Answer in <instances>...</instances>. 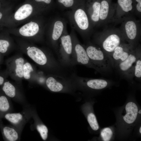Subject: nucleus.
Segmentation results:
<instances>
[{"mask_svg": "<svg viewBox=\"0 0 141 141\" xmlns=\"http://www.w3.org/2000/svg\"><path fill=\"white\" fill-rule=\"evenodd\" d=\"M14 40L19 51L26 55L46 74L66 77L70 75L71 70L61 66L49 50L20 37H16Z\"/></svg>", "mask_w": 141, "mask_h": 141, "instance_id": "1", "label": "nucleus"}, {"mask_svg": "<svg viewBox=\"0 0 141 141\" xmlns=\"http://www.w3.org/2000/svg\"><path fill=\"white\" fill-rule=\"evenodd\" d=\"M40 15L32 17L20 27L9 28V32L33 43L43 42L46 25Z\"/></svg>", "mask_w": 141, "mask_h": 141, "instance_id": "2", "label": "nucleus"}, {"mask_svg": "<svg viewBox=\"0 0 141 141\" xmlns=\"http://www.w3.org/2000/svg\"><path fill=\"white\" fill-rule=\"evenodd\" d=\"M91 42L99 46L110 58L116 47L127 43L119 29L114 27L106 29L95 34Z\"/></svg>", "mask_w": 141, "mask_h": 141, "instance_id": "3", "label": "nucleus"}, {"mask_svg": "<svg viewBox=\"0 0 141 141\" xmlns=\"http://www.w3.org/2000/svg\"><path fill=\"white\" fill-rule=\"evenodd\" d=\"M84 46L97 72L104 74L112 72L114 68L111 60L99 46L90 40L86 41Z\"/></svg>", "mask_w": 141, "mask_h": 141, "instance_id": "4", "label": "nucleus"}, {"mask_svg": "<svg viewBox=\"0 0 141 141\" xmlns=\"http://www.w3.org/2000/svg\"><path fill=\"white\" fill-rule=\"evenodd\" d=\"M44 11L33 2H27L11 12L6 18L5 24L9 28L16 27L32 17L40 15Z\"/></svg>", "mask_w": 141, "mask_h": 141, "instance_id": "5", "label": "nucleus"}, {"mask_svg": "<svg viewBox=\"0 0 141 141\" xmlns=\"http://www.w3.org/2000/svg\"><path fill=\"white\" fill-rule=\"evenodd\" d=\"M68 14L73 29L78 31L86 41L90 40L93 27L84 7L78 6Z\"/></svg>", "mask_w": 141, "mask_h": 141, "instance_id": "6", "label": "nucleus"}, {"mask_svg": "<svg viewBox=\"0 0 141 141\" xmlns=\"http://www.w3.org/2000/svg\"><path fill=\"white\" fill-rule=\"evenodd\" d=\"M119 28L126 41L134 48L139 44L141 28L140 22L133 15L124 19Z\"/></svg>", "mask_w": 141, "mask_h": 141, "instance_id": "7", "label": "nucleus"}, {"mask_svg": "<svg viewBox=\"0 0 141 141\" xmlns=\"http://www.w3.org/2000/svg\"><path fill=\"white\" fill-rule=\"evenodd\" d=\"M73 43L70 34L67 32L66 29L60 38L56 54L58 60L63 67L74 70L72 65Z\"/></svg>", "mask_w": 141, "mask_h": 141, "instance_id": "8", "label": "nucleus"}, {"mask_svg": "<svg viewBox=\"0 0 141 141\" xmlns=\"http://www.w3.org/2000/svg\"><path fill=\"white\" fill-rule=\"evenodd\" d=\"M70 34L73 45L72 58V66L74 67L77 65H83L93 69L97 72L96 68L89 57L84 45L79 41L73 30Z\"/></svg>", "mask_w": 141, "mask_h": 141, "instance_id": "9", "label": "nucleus"}, {"mask_svg": "<svg viewBox=\"0 0 141 141\" xmlns=\"http://www.w3.org/2000/svg\"><path fill=\"white\" fill-rule=\"evenodd\" d=\"M46 29L47 42L50 47L56 54L59 39L66 30V24L64 20L60 18L54 20L49 24Z\"/></svg>", "mask_w": 141, "mask_h": 141, "instance_id": "10", "label": "nucleus"}, {"mask_svg": "<svg viewBox=\"0 0 141 141\" xmlns=\"http://www.w3.org/2000/svg\"><path fill=\"white\" fill-rule=\"evenodd\" d=\"M26 60L20 52L7 58L5 61L9 76L18 82L23 79V66Z\"/></svg>", "mask_w": 141, "mask_h": 141, "instance_id": "11", "label": "nucleus"}, {"mask_svg": "<svg viewBox=\"0 0 141 141\" xmlns=\"http://www.w3.org/2000/svg\"><path fill=\"white\" fill-rule=\"evenodd\" d=\"M141 53L140 44L135 48L128 57L124 61L117 64L115 67L121 77L132 80L135 63L139 54Z\"/></svg>", "mask_w": 141, "mask_h": 141, "instance_id": "12", "label": "nucleus"}, {"mask_svg": "<svg viewBox=\"0 0 141 141\" xmlns=\"http://www.w3.org/2000/svg\"><path fill=\"white\" fill-rule=\"evenodd\" d=\"M118 7L115 8L112 21L121 22L124 19L133 15L134 8L132 0H118Z\"/></svg>", "mask_w": 141, "mask_h": 141, "instance_id": "13", "label": "nucleus"}, {"mask_svg": "<svg viewBox=\"0 0 141 141\" xmlns=\"http://www.w3.org/2000/svg\"><path fill=\"white\" fill-rule=\"evenodd\" d=\"M135 48L127 43H122L116 47L110 56L114 68L119 63L126 59Z\"/></svg>", "mask_w": 141, "mask_h": 141, "instance_id": "14", "label": "nucleus"}, {"mask_svg": "<svg viewBox=\"0 0 141 141\" xmlns=\"http://www.w3.org/2000/svg\"><path fill=\"white\" fill-rule=\"evenodd\" d=\"M100 7V2L99 0H91L85 7L93 27L99 26Z\"/></svg>", "mask_w": 141, "mask_h": 141, "instance_id": "15", "label": "nucleus"}, {"mask_svg": "<svg viewBox=\"0 0 141 141\" xmlns=\"http://www.w3.org/2000/svg\"><path fill=\"white\" fill-rule=\"evenodd\" d=\"M100 2L99 25H105L112 21L115 9L111 8L107 0H101Z\"/></svg>", "mask_w": 141, "mask_h": 141, "instance_id": "16", "label": "nucleus"}, {"mask_svg": "<svg viewBox=\"0 0 141 141\" xmlns=\"http://www.w3.org/2000/svg\"><path fill=\"white\" fill-rule=\"evenodd\" d=\"M68 77L51 74H46L45 83L47 87L54 92H58L64 88L62 82Z\"/></svg>", "mask_w": 141, "mask_h": 141, "instance_id": "17", "label": "nucleus"}, {"mask_svg": "<svg viewBox=\"0 0 141 141\" xmlns=\"http://www.w3.org/2000/svg\"><path fill=\"white\" fill-rule=\"evenodd\" d=\"M17 48L15 41L9 35L0 36V53L4 56Z\"/></svg>", "mask_w": 141, "mask_h": 141, "instance_id": "18", "label": "nucleus"}, {"mask_svg": "<svg viewBox=\"0 0 141 141\" xmlns=\"http://www.w3.org/2000/svg\"><path fill=\"white\" fill-rule=\"evenodd\" d=\"M76 75L79 80L85 83L89 88L95 90H99L106 87L108 85V81L102 79H89Z\"/></svg>", "mask_w": 141, "mask_h": 141, "instance_id": "19", "label": "nucleus"}, {"mask_svg": "<svg viewBox=\"0 0 141 141\" xmlns=\"http://www.w3.org/2000/svg\"><path fill=\"white\" fill-rule=\"evenodd\" d=\"M126 114L123 117L125 121L130 124L133 123L136 120L138 113V108L136 104L133 102H130L125 106Z\"/></svg>", "mask_w": 141, "mask_h": 141, "instance_id": "20", "label": "nucleus"}, {"mask_svg": "<svg viewBox=\"0 0 141 141\" xmlns=\"http://www.w3.org/2000/svg\"><path fill=\"white\" fill-rule=\"evenodd\" d=\"M38 71L34 65L26 60L23 66V79L28 81H35Z\"/></svg>", "mask_w": 141, "mask_h": 141, "instance_id": "21", "label": "nucleus"}, {"mask_svg": "<svg viewBox=\"0 0 141 141\" xmlns=\"http://www.w3.org/2000/svg\"><path fill=\"white\" fill-rule=\"evenodd\" d=\"M2 90L6 96L10 98L14 97L16 95V87L7 79L2 85Z\"/></svg>", "mask_w": 141, "mask_h": 141, "instance_id": "22", "label": "nucleus"}, {"mask_svg": "<svg viewBox=\"0 0 141 141\" xmlns=\"http://www.w3.org/2000/svg\"><path fill=\"white\" fill-rule=\"evenodd\" d=\"M3 133L5 138L10 141H15L18 138V135L13 128L5 126L3 129Z\"/></svg>", "mask_w": 141, "mask_h": 141, "instance_id": "23", "label": "nucleus"}, {"mask_svg": "<svg viewBox=\"0 0 141 141\" xmlns=\"http://www.w3.org/2000/svg\"><path fill=\"white\" fill-rule=\"evenodd\" d=\"M139 80L141 79V53L138 55L135 63L133 72V78Z\"/></svg>", "mask_w": 141, "mask_h": 141, "instance_id": "24", "label": "nucleus"}, {"mask_svg": "<svg viewBox=\"0 0 141 141\" xmlns=\"http://www.w3.org/2000/svg\"><path fill=\"white\" fill-rule=\"evenodd\" d=\"M5 118L12 123L17 124L22 120L23 116L20 113H7L5 115Z\"/></svg>", "mask_w": 141, "mask_h": 141, "instance_id": "25", "label": "nucleus"}, {"mask_svg": "<svg viewBox=\"0 0 141 141\" xmlns=\"http://www.w3.org/2000/svg\"><path fill=\"white\" fill-rule=\"evenodd\" d=\"M87 121L92 130L97 131L99 128V126L95 116L93 113L89 114L87 116Z\"/></svg>", "mask_w": 141, "mask_h": 141, "instance_id": "26", "label": "nucleus"}, {"mask_svg": "<svg viewBox=\"0 0 141 141\" xmlns=\"http://www.w3.org/2000/svg\"><path fill=\"white\" fill-rule=\"evenodd\" d=\"M10 107L8 99L5 96H0V111L5 112L8 111Z\"/></svg>", "mask_w": 141, "mask_h": 141, "instance_id": "27", "label": "nucleus"}, {"mask_svg": "<svg viewBox=\"0 0 141 141\" xmlns=\"http://www.w3.org/2000/svg\"><path fill=\"white\" fill-rule=\"evenodd\" d=\"M101 136L103 141H108L110 139L113 132L109 128H105L103 129L101 132Z\"/></svg>", "mask_w": 141, "mask_h": 141, "instance_id": "28", "label": "nucleus"}, {"mask_svg": "<svg viewBox=\"0 0 141 141\" xmlns=\"http://www.w3.org/2000/svg\"><path fill=\"white\" fill-rule=\"evenodd\" d=\"M37 129L42 139L44 140H46L47 138L48 132L47 127L43 124L39 125L37 126Z\"/></svg>", "mask_w": 141, "mask_h": 141, "instance_id": "29", "label": "nucleus"}, {"mask_svg": "<svg viewBox=\"0 0 141 141\" xmlns=\"http://www.w3.org/2000/svg\"><path fill=\"white\" fill-rule=\"evenodd\" d=\"M33 2L45 11L51 3L52 0H33Z\"/></svg>", "mask_w": 141, "mask_h": 141, "instance_id": "30", "label": "nucleus"}, {"mask_svg": "<svg viewBox=\"0 0 141 141\" xmlns=\"http://www.w3.org/2000/svg\"><path fill=\"white\" fill-rule=\"evenodd\" d=\"M57 1L59 3L66 8L73 7L75 3V0H57Z\"/></svg>", "mask_w": 141, "mask_h": 141, "instance_id": "31", "label": "nucleus"}, {"mask_svg": "<svg viewBox=\"0 0 141 141\" xmlns=\"http://www.w3.org/2000/svg\"><path fill=\"white\" fill-rule=\"evenodd\" d=\"M9 76L6 69L4 70H0V85H2Z\"/></svg>", "mask_w": 141, "mask_h": 141, "instance_id": "32", "label": "nucleus"}, {"mask_svg": "<svg viewBox=\"0 0 141 141\" xmlns=\"http://www.w3.org/2000/svg\"><path fill=\"white\" fill-rule=\"evenodd\" d=\"M141 13V2L137 3L134 9V14H136L139 16H140Z\"/></svg>", "mask_w": 141, "mask_h": 141, "instance_id": "33", "label": "nucleus"}, {"mask_svg": "<svg viewBox=\"0 0 141 141\" xmlns=\"http://www.w3.org/2000/svg\"><path fill=\"white\" fill-rule=\"evenodd\" d=\"M4 56L0 53V68L3 62Z\"/></svg>", "mask_w": 141, "mask_h": 141, "instance_id": "34", "label": "nucleus"}, {"mask_svg": "<svg viewBox=\"0 0 141 141\" xmlns=\"http://www.w3.org/2000/svg\"><path fill=\"white\" fill-rule=\"evenodd\" d=\"M4 13L2 11H0V21L3 18L4 16Z\"/></svg>", "mask_w": 141, "mask_h": 141, "instance_id": "35", "label": "nucleus"}, {"mask_svg": "<svg viewBox=\"0 0 141 141\" xmlns=\"http://www.w3.org/2000/svg\"><path fill=\"white\" fill-rule=\"evenodd\" d=\"M135 1L137 3L141 2V0H135Z\"/></svg>", "mask_w": 141, "mask_h": 141, "instance_id": "36", "label": "nucleus"}, {"mask_svg": "<svg viewBox=\"0 0 141 141\" xmlns=\"http://www.w3.org/2000/svg\"><path fill=\"white\" fill-rule=\"evenodd\" d=\"M141 127H140V129H139V132L140 133H141Z\"/></svg>", "mask_w": 141, "mask_h": 141, "instance_id": "37", "label": "nucleus"}, {"mask_svg": "<svg viewBox=\"0 0 141 141\" xmlns=\"http://www.w3.org/2000/svg\"><path fill=\"white\" fill-rule=\"evenodd\" d=\"M139 114H141V110L139 111Z\"/></svg>", "mask_w": 141, "mask_h": 141, "instance_id": "38", "label": "nucleus"}]
</instances>
